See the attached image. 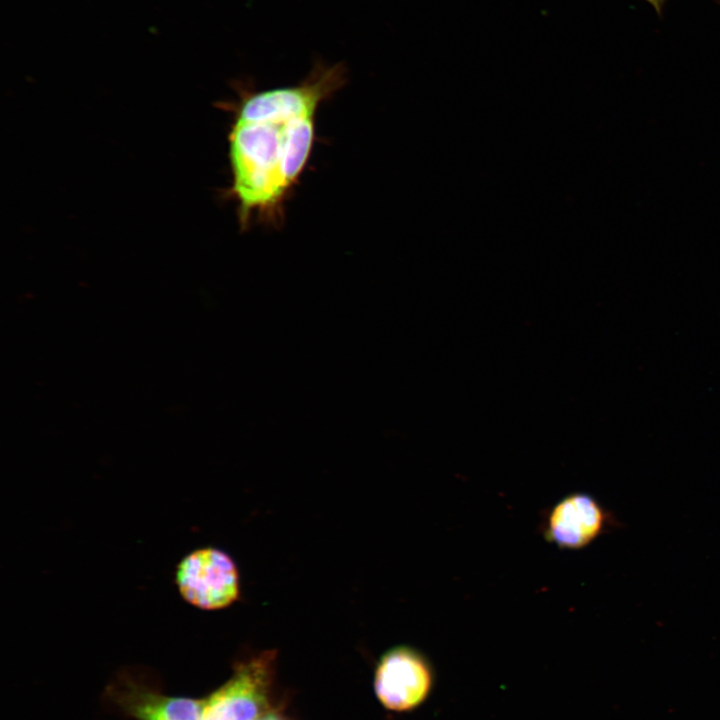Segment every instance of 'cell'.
<instances>
[{"label": "cell", "mask_w": 720, "mask_h": 720, "mask_svg": "<svg viewBox=\"0 0 720 720\" xmlns=\"http://www.w3.org/2000/svg\"><path fill=\"white\" fill-rule=\"evenodd\" d=\"M622 526L593 495L573 492L544 509L539 531L546 542L559 549L579 550Z\"/></svg>", "instance_id": "cell-5"}, {"label": "cell", "mask_w": 720, "mask_h": 720, "mask_svg": "<svg viewBox=\"0 0 720 720\" xmlns=\"http://www.w3.org/2000/svg\"><path fill=\"white\" fill-rule=\"evenodd\" d=\"M432 683L431 663L423 653L408 645L387 650L379 658L374 672L376 698L394 712L410 711L422 704Z\"/></svg>", "instance_id": "cell-6"}, {"label": "cell", "mask_w": 720, "mask_h": 720, "mask_svg": "<svg viewBox=\"0 0 720 720\" xmlns=\"http://www.w3.org/2000/svg\"><path fill=\"white\" fill-rule=\"evenodd\" d=\"M644 1L649 3L654 8V10L658 13L659 16L662 15L664 6L667 2V0H644ZM715 1L720 4V0H715Z\"/></svg>", "instance_id": "cell-7"}, {"label": "cell", "mask_w": 720, "mask_h": 720, "mask_svg": "<svg viewBox=\"0 0 720 720\" xmlns=\"http://www.w3.org/2000/svg\"><path fill=\"white\" fill-rule=\"evenodd\" d=\"M104 695L116 711L133 720H205V697L166 694L136 669L118 672Z\"/></svg>", "instance_id": "cell-4"}, {"label": "cell", "mask_w": 720, "mask_h": 720, "mask_svg": "<svg viewBox=\"0 0 720 720\" xmlns=\"http://www.w3.org/2000/svg\"><path fill=\"white\" fill-rule=\"evenodd\" d=\"M175 583L181 597L202 610H220L238 601L240 576L234 560L216 547L188 553L177 564Z\"/></svg>", "instance_id": "cell-3"}, {"label": "cell", "mask_w": 720, "mask_h": 720, "mask_svg": "<svg viewBox=\"0 0 720 720\" xmlns=\"http://www.w3.org/2000/svg\"><path fill=\"white\" fill-rule=\"evenodd\" d=\"M347 80L343 63L318 60L299 84L267 90L239 85L228 103L231 184L225 194L236 202L242 231L253 222L278 228L285 203L305 170L315 142L320 105Z\"/></svg>", "instance_id": "cell-1"}, {"label": "cell", "mask_w": 720, "mask_h": 720, "mask_svg": "<svg viewBox=\"0 0 720 720\" xmlns=\"http://www.w3.org/2000/svg\"><path fill=\"white\" fill-rule=\"evenodd\" d=\"M276 662L274 649L237 660L230 678L205 697V720H256L271 712Z\"/></svg>", "instance_id": "cell-2"}, {"label": "cell", "mask_w": 720, "mask_h": 720, "mask_svg": "<svg viewBox=\"0 0 720 720\" xmlns=\"http://www.w3.org/2000/svg\"><path fill=\"white\" fill-rule=\"evenodd\" d=\"M256 720H285L282 717H280L278 714L273 713L272 711L261 716L260 718Z\"/></svg>", "instance_id": "cell-8"}]
</instances>
